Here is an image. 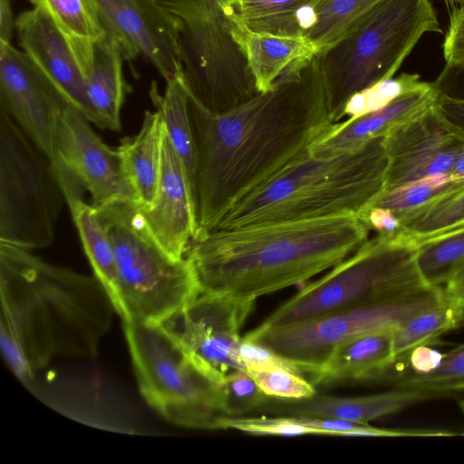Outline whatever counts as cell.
<instances>
[{
  "instance_id": "obj_1",
  "label": "cell",
  "mask_w": 464,
  "mask_h": 464,
  "mask_svg": "<svg viewBox=\"0 0 464 464\" xmlns=\"http://www.w3.org/2000/svg\"><path fill=\"white\" fill-rule=\"evenodd\" d=\"M188 104L198 156L196 237L217 229L240 200L336 123L316 56L284 74L272 90L225 112L208 110L189 88Z\"/></svg>"
},
{
  "instance_id": "obj_2",
  "label": "cell",
  "mask_w": 464,
  "mask_h": 464,
  "mask_svg": "<svg viewBox=\"0 0 464 464\" xmlns=\"http://www.w3.org/2000/svg\"><path fill=\"white\" fill-rule=\"evenodd\" d=\"M0 344L14 374L29 384L62 357L93 358L115 304L100 280L0 243Z\"/></svg>"
},
{
  "instance_id": "obj_3",
  "label": "cell",
  "mask_w": 464,
  "mask_h": 464,
  "mask_svg": "<svg viewBox=\"0 0 464 464\" xmlns=\"http://www.w3.org/2000/svg\"><path fill=\"white\" fill-rule=\"evenodd\" d=\"M369 231L355 215L219 228L194 237L185 257L201 293L256 300L332 268Z\"/></svg>"
},
{
  "instance_id": "obj_4",
  "label": "cell",
  "mask_w": 464,
  "mask_h": 464,
  "mask_svg": "<svg viewBox=\"0 0 464 464\" xmlns=\"http://www.w3.org/2000/svg\"><path fill=\"white\" fill-rule=\"evenodd\" d=\"M383 138L328 158L308 150L240 200L217 229L358 215L382 191L388 169Z\"/></svg>"
},
{
  "instance_id": "obj_5",
  "label": "cell",
  "mask_w": 464,
  "mask_h": 464,
  "mask_svg": "<svg viewBox=\"0 0 464 464\" xmlns=\"http://www.w3.org/2000/svg\"><path fill=\"white\" fill-rule=\"evenodd\" d=\"M441 33L430 0H381L336 44L316 55L330 117L356 92L393 77L419 40Z\"/></svg>"
},
{
  "instance_id": "obj_6",
  "label": "cell",
  "mask_w": 464,
  "mask_h": 464,
  "mask_svg": "<svg viewBox=\"0 0 464 464\" xmlns=\"http://www.w3.org/2000/svg\"><path fill=\"white\" fill-rule=\"evenodd\" d=\"M95 208L112 243L123 321L160 324L201 293L190 262L157 242L135 202Z\"/></svg>"
},
{
  "instance_id": "obj_7",
  "label": "cell",
  "mask_w": 464,
  "mask_h": 464,
  "mask_svg": "<svg viewBox=\"0 0 464 464\" xmlns=\"http://www.w3.org/2000/svg\"><path fill=\"white\" fill-rule=\"evenodd\" d=\"M418 246L399 233L377 234L317 280L281 304L257 327L290 325L416 290L428 285Z\"/></svg>"
},
{
  "instance_id": "obj_8",
  "label": "cell",
  "mask_w": 464,
  "mask_h": 464,
  "mask_svg": "<svg viewBox=\"0 0 464 464\" xmlns=\"http://www.w3.org/2000/svg\"><path fill=\"white\" fill-rule=\"evenodd\" d=\"M139 389L147 403L179 426L220 430L215 382L159 324L123 321Z\"/></svg>"
},
{
  "instance_id": "obj_9",
  "label": "cell",
  "mask_w": 464,
  "mask_h": 464,
  "mask_svg": "<svg viewBox=\"0 0 464 464\" xmlns=\"http://www.w3.org/2000/svg\"><path fill=\"white\" fill-rule=\"evenodd\" d=\"M64 203L52 160L0 109V243L26 250L50 246Z\"/></svg>"
},
{
  "instance_id": "obj_10",
  "label": "cell",
  "mask_w": 464,
  "mask_h": 464,
  "mask_svg": "<svg viewBox=\"0 0 464 464\" xmlns=\"http://www.w3.org/2000/svg\"><path fill=\"white\" fill-rule=\"evenodd\" d=\"M443 295L442 286L426 285L395 297L312 320L275 328L256 327L244 338L272 349L312 376L339 343L373 331L397 328Z\"/></svg>"
},
{
  "instance_id": "obj_11",
  "label": "cell",
  "mask_w": 464,
  "mask_h": 464,
  "mask_svg": "<svg viewBox=\"0 0 464 464\" xmlns=\"http://www.w3.org/2000/svg\"><path fill=\"white\" fill-rule=\"evenodd\" d=\"M179 46L188 88L208 110L225 112L258 93L219 6L187 16Z\"/></svg>"
},
{
  "instance_id": "obj_12",
  "label": "cell",
  "mask_w": 464,
  "mask_h": 464,
  "mask_svg": "<svg viewBox=\"0 0 464 464\" xmlns=\"http://www.w3.org/2000/svg\"><path fill=\"white\" fill-rule=\"evenodd\" d=\"M254 299L200 293L160 324L217 383L246 370L238 355L240 332Z\"/></svg>"
},
{
  "instance_id": "obj_13",
  "label": "cell",
  "mask_w": 464,
  "mask_h": 464,
  "mask_svg": "<svg viewBox=\"0 0 464 464\" xmlns=\"http://www.w3.org/2000/svg\"><path fill=\"white\" fill-rule=\"evenodd\" d=\"M383 143L388 156L386 190L450 175L464 151V132L442 115L435 102L393 128Z\"/></svg>"
},
{
  "instance_id": "obj_14",
  "label": "cell",
  "mask_w": 464,
  "mask_h": 464,
  "mask_svg": "<svg viewBox=\"0 0 464 464\" xmlns=\"http://www.w3.org/2000/svg\"><path fill=\"white\" fill-rule=\"evenodd\" d=\"M106 33L120 41L125 61L139 57L165 81L184 71L179 40L182 22L158 0H88Z\"/></svg>"
},
{
  "instance_id": "obj_15",
  "label": "cell",
  "mask_w": 464,
  "mask_h": 464,
  "mask_svg": "<svg viewBox=\"0 0 464 464\" xmlns=\"http://www.w3.org/2000/svg\"><path fill=\"white\" fill-rule=\"evenodd\" d=\"M70 105L23 51L0 41V109L6 111L53 163L58 118Z\"/></svg>"
},
{
  "instance_id": "obj_16",
  "label": "cell",
  "mask_w": 464,
  "mask_h": 464,
  "mask_svg": "<svg viewBox=\"0 0 464 464\" xmlns=\"http://www.w3.org/2000/svg\"><path fill=\"white\" fill-rule=\"evenodd\" d=\"M90 123L71 105L63 111L56 125L53 164H61L81 182L95 208L136 203L118 148L108 146Z\"/></svg>"
},
{
  "instance_id": "obj_17",
  "label": "cell",
  "mask_w": 464,
  "mask_h": 464,
  "mask_svg": "<svg viewBox=\"0 0 464 464\" xmlns=\"http://www.w3.org/2000/svg\"><path fill=\"white\" fill-rule=\"evenodd\" d=\"M19 46L48 76L67 102L87 120L103 129L86 92L83 77L71 47L53 21L34 7L15 18Z\"/></svg>"
},
{
  "instance_id": "obj_18",
  "label": "cell",
  "mask_w": 464,
  "mask_h": 464,
  "mask_svg": "<svg viewBox=\"0 0 464 464\" xmlns=\"http://www.w3.org/2000/svg\"><path fill=\"white\" fill-rule=\"evenodd\" d=\"M139 209L157 242L171 256L184 258L198 232L197 215L183 168L166 130L155 200L149 208Z\"/></svg>"
},
{
  "instance_id": "obj_19",
  "label": "cell",
  "mask_w": 464,
  "mask_h": 464,
  "mask_svg": "<svg viewBox=\"0 0 464 464\" xmlns=\"http://www.w3.org/2000/svg\"><path fill=\"white\" fill-rule=\"evenodd\" d=\"M83 77L88 99L103 129L121 130V111L130 86L123 74L122 46L106 33L97 40L64 35Z\"/></svg>"
},
{
  "instance_id": "obj_20",
  "label": "cell",
  "mask_w": 464,
  "mask_h": 464,
  "mask_svg": "<svg viewBox=\"0 0 464 464\" xmlns=\"http://www.w3.org/2000/svg\"><path fill=\"white\" fill-rule=\"evenodd\" d=\"M438 92L432 82L406 93L388 105L358 118L338 121L334 129L309 150L313 156L328 158L355 150L385 137L393 128L433 104Z\"/></svg>"
},
{
  "instance_id": "obj_21",
  "label": "cell",
  "mask_w": 464,
  "mask_h": 464,
  "mask_svg": "<svg viewBox=\"0 0 464 464\" xmlns=\"http://www.w3.org/2000/svg\"><path fill=\"white\" fill-rule=\"evenodd\" d=\"M230 32L244 53L258 92L273 89L284 74L302 67L317 55L305 36L254 33L231 24Z\"/></svg>"
},
{
  "instance_id": "obj_22",
  "label": "cell",
  "mask_w": 464,
  "mask_h": 464,
  "mask_svg": "<svg viewBox=\"0 0 464 464\" xmlns=\"http://www.w3.org/2000/svg\"><path fill=\"white\" fill-rule=\"evenodd\" d=\"M394 330H377L339 343L311 376L312 383L379 379L394 362Z\"/></svg>"
},
{
  "instance_id": "obj_23",
  "label": "cell",
  "mask_w": 464,
  "mask_h": 464,
  "mask_svg": "<svg viewBox=\"0 0 464 464\" xmlns=\"http://www.w3.org/2000/svg\"><path fill=\"white\" fill-rule=\"evenodd\" d=\"M429 399L432 397L424 392L393 388L389 392L358 397L315 393L310 398L296 400L283 406L295 415L334 418L367 424Z\"/></svg>"
},
{
  "instance_id": "obj_24",
  "label": "cell",
  "mask_w": 464,
  "mask_h": 464,
  "mask_svg": "<svg viewBox=\"0 0 464 464\" xmlns=\"http://www.w3.org/2000/svg\"><path fill=\"white\" fill-rule=\"evenodd\" d=\"M54 168L94 276L110 294L117 311V272L111 238L97 216L96 208L83 200L84 187L61 164L57 163Z\"/></svg>"
},
{
  "instance_id": "obj_25",
  "label": "cell",
  "mask_w": 464,
  "mask_h": 464,
  "mask_svg": "<svg viewBox=\"0 0 464 464\" xmlns=\"http://www.w3.org/2000/svg\"><path fill=\"white\" fill-rule=\"evenodd\" d=\"M320 0H217L227 21L254 33L305 36Z\"/></svg>"
},
{
  "instance_id": "obj_26",
  "label": "cell",
  "mask_w": 464,
  "mask_h": 464,
  "mask_svg": "<svg viewBox=\"0 0 464 464\" xmlns=\"http://www.w3.org/2000/svg\"><path fill=\"white\" fill-rule=\"evenodd\" d=\"M164 122L160 112L146 111L140 131L121 140L118 147L126 177L140 209L154 202L162 166Z\"/></svg>"
},
{
  "instance_id": "obj_27",
  "label": "cell",
  "mask_w": 464,
  "mask_h": 464,
  "mask_svg": "<svg viewBox=\"0 0 464 464\" xmlns=\"http://www.w3.org/2000/svg\"><path fill=\"white\" fill-rule=\"evenodd\" d=\"M149 94L155 110L162 116L167 137L183 168L197 215V144L184 71L166 81L163 93L152 82Z\"/></svg>"
},
{
  "instance_id": "obj_28",
  "label": "cell",
  "mask_w": 464,
  "mask_h": 464,
  "mask_svg": "<svg viewBox=\"0 0 464 464\" xmlns=\"http://www.w3.org/2000/svg\"><path fill=\"white\" fill-rule=\"evenodd\" d=\"M462 325L464 305L444 292L438 302L417 312L395 328L394 362L419 346L434 344L441 335Z\"/></svg>"
},
{
  "instance_id": "obj_29",
  "label": "cell",
  "mask_w": 464,
  "mask_h": 464,
  "mask_svg": "<svg viewBox=\"0 0 464 464\" xmlns=\"http://www.w3.org/2000/svg\"><path fill=\"white\" fill-rule=\"evenodd\" d=\"M464 226V180L409 213L400 233L417 246Z\"/></svg>"
},
{
  "instance_id": "obj_30",
  "label": "cell",
  "mask_w": 464,
  "mask_h": 464,
  "mask_svg": "<svg viewBox=\"0 0 464 464\" xmlns=\"http://www.w3.org/2000/svg\"><path fill=\"white\" fill-rule=\"evenodd\" d=\"M393 388L412 389L432 398L464 392V343L443 353L439 366L425 374H416L391 366L380 378Z\"/></svg>"
},
{
  "instance_id": "obj_31",
  "label": "cell",
  "mask_w": 464,
  "mask_h": 464,
  "mask_svg": "<svg viewBox=\"0 0 464 464\" xmlns=\"http://www.w3.org/2000/svg\"><path fill=\"white\" fill-rule=\"evenodd\" d=\"M381 0H320L315 21L305 37L324 53L341 41Z\"/></svg>"
},
{
  "instance_id": "obj_32",
  "label": "cell",
  "mask_w": 464,
  "mask_h": 464,
  "mask_svg": "<svg viewBox=\"0 0 464 464\" xmlns=\"http://www.w3.org/2000/svg\"><path fill=\"white\" fill-rule=\"evenodd\" d=\"M417 265L428 285L443 286L464 266V226L419 244Z\"/></svg>"
},
{
  "instance_id": "obj_33",
  "label": "cell",
  "mask_w": 464,
  "mask_h": 464,
  "mask_svg": "<svg viewBox=\"0 0 464 464\" xmlns=\"http://www.w3.org/2000/svg\"><path fill=\"white\" fill-rule=\"evenodd\" d=\"M463 180L464 177L455 178L450 175L425 179L382 190L367 207L379 208L388 211L397 218L401 227V219L409 213L458 186Z\"/></svg>"
},
{
  "instance_id": "obj_34",
  "label": "cell",
  "mask_w": 464,
  "mask_h": 464,
  "mask_svg": "<svg viewBox=\"0 0 464 464\" xmlns=\"http://www.w3.org/2000/svg\"><path fill=\"white\" fill-rule=\"evenodd\" d=\"M46 14L66 36L97 40L104 30L88 0H28Z\"/></svg>"
},
{
  "instance_id": "obj_35",
  "label": "cell",
  "mask_w": 464,
  "mask_h": 464,
  "mask_svg": "<svg viewBox=\"0 0 464 464\" xmlns=\"http://www.w3.org/2000/svg\"><path fill=\"white\" fill-rule=\"evenodd\" d=\"M417 73L403 72L397 77L380 81L356 93L346 102L343 119L353 120L388 105L397 98L425 87Z\"/></svg>"
},
{
  "instance_id": "obj_36",
  "label": "cell",
  "mask_w": 464,
  "mask_h": 464,
  "mask_svg": "<svg viewBox=\"0 0 464 464\" xmlns=\"http://www.w3.org/2000/svg\"><path fill=\"white\" fill-rule=\"evenodd\" d=\"M222 411L225 416L237 417L266 406L270 401L246 370H236L219 383Z\"/></svg>"
},
{
  "instance_id": "obj_37",
  "label": "cell",
  "mask_w": 464,
  "mask_h": 464,
  "mask_svg": "<svg viewBox=\"0 0 464 464\" xmlns=\"http://www.w3.org/2000/svg\"><path fill=\"white\" fill-rule=\"evenodd\" d=\"M260 389L269 397L283 400H303L314 396V385L303 375L285 369L247 371Z\"/></svg>"
},
{
  "instance_id": "obj_38",
  "label": "cell",
  "mask_w": 464,
  "mask_h": 464,
  "mask_svg": "<svg viewBox=\"0 0 464 464\" xmlns=\"http://www.w3.org/2000/svg\"><path fill=\"white\" fill-rule=\"evenodd\" d=\"M233 429L255 435L302 436L313 434L296 415L286 417L224 416L220 430Z\"/></svg>"
},
{
  "instance_id": "obj_39",
  "label": "cell",
  "mask_w": 464,
  "mask_h": 464,
  "mask_svg": "<svg viewBox=\"0 0 464 464\" xmlns=\"http://www.w3.org/2000/svg\"><path fill=\"white\" fill-rule=\"evenodd\" d=\"M238 355L246 371L285 369L303 376L304 374L295 362L244 336L239 343Z\"/></svg>"
},
{
  "instance_id": "obj_40",
  "label": "cell",
  "mask_w": 464,
  "mask_h": 464,
  "mask_svg": "<svg viewBox=\"0 0 464 464\" xmlns=\"http://www.w3.org/2000/svg\"><path fill=\"white\" fill-rule=\"evenodd\" d=\"M442 51L445 66L464 64V4L450 5Z\"/></svg>"
},
{
  "instance_id": "obj_41",
  "label": "cell",
  "mask_w": 464,
  "mask_h": 464,
  "mask_svg": "<svg viewBox=\"0 0 464 464\" xmlns=\"http://www.w3.org/2000/svg\"><path fill=\"white\" fill-rule=\"evenodd\" d=\"M432 84L439 95L464 101V64L444 66Z\"/></svg>"
},
{
  "instance_id": "obj_42",
  "label": "cell",
  "mask_w": 464,
  "mask_h": 464,
  "mask_svg": "<svg viewBox=\"0 0 464 464\" xmlns=\"http://www.w3.org/2000/svg\"><path fill=\"white\" fill-rule=\"evenodd\" d=\"M436 105L450 122L464 132V101L438 94Z\"/></svg>"
},
{
  "instance_id": "obj_43",
  "label": "cell",
  "mask_w": 464,
  "mask_h": 464,
  "mask_svg": "<svg viewBox=\"0 0 464 464\" xmlns=\"http://www.w3.org/2000/svg\"><path fill=\"white\" fill-rule=\"evenodd\" d=\"M15 30V18L13 16L11 1L0 0V41L10 42Z\"/></svg>"
},
{
  "instance_id": "obj_44",
  "label": "cell",
  "mask_w": 464,
  "mask_h": 464,
  "mask_svg": "<svg viewBox=\"0 0 464 464\" xmlns=\"http://www.w3.org/2000/svg\"><path fill=\"white\" fill-rule=\"evenodd\" d=\"M442 287L450 298L464 305V266L458 270Z\"/></svg>"
},
{
  "instance_id": "obj_45",
  "label": "cell",
  "mask_w": 464,
  "mask_h": 464,
  "mask_svg": "<svg viewBox=\"0 0 464 464\" xmlns=\"http://www.w3.org/2000/svg\"><path fill=\"white\" fill-rule=\"evenodd\" d=\"M450 175L455 178L464 177V151L456 160Z\"/></svg>"
},
{
  "instance_id": "obj_46",
  "label": "cell",
  "mask_w": 464,
  "mask_h": 464,
  "mask_svg": "<svg viewBox=\"0 0 464 464\" xmlns=\"http://www.w3.org/2000/svg\"><path fill=\"white\" fill-rule=\"evenodd\" d=\"M447 3V5H460L464 4V0H443Z\"/></svg>"
},
{
  "instance_id": "obj_47",
  "label": "cell",
  "mask_w": 464,
  "mask_h": 464,
  "mask_svg": "<svg viewBox=\"0 0 464 464\" xmlns=\"http://www.w3.org/2000/svg\"><path fill=\"white\" fill-rule=\"evenodd\" d=\"M459 407L461 409V411H463L464 413V400H462L461 401H459Z\"/></svg>"
}]
</instances>
